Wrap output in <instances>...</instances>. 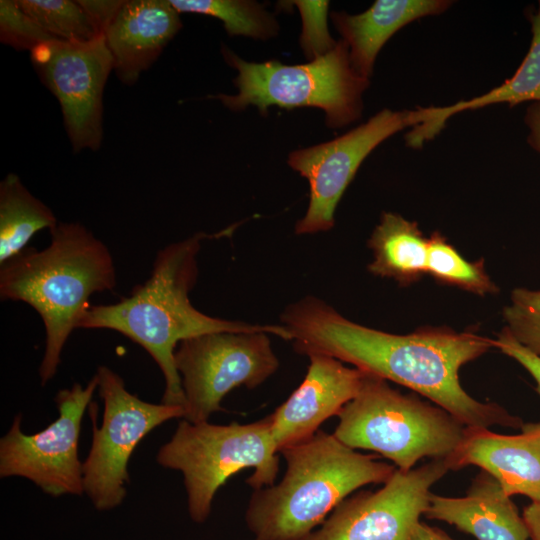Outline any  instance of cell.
Returning <instances> with one entry per match:
<instances>
[{"instance_id":"obj_13","label":"cell","mask_w":540,"mask_h":540,"mask_svg":"<svg viewBox=\"0 0 540 540\" xmlns=\"http://www.w3.org/2000/svg\"><path fill=\"white\" fill-rule=\"evenodd\" d=\"M35 69L57 98L75 152L97 150L103 136V92L113 70L104 35L86 43L52 40L31 52Z\"/></svg>"},{"instance_id":"obj_8","label":"cell","mask_w":540,"mask_h":540,"mask_svg":"<svg viewBox=\"0 0 540 540\" xmlns=\"http://www.w3.org/2000/svg\"><path fill=\"white\" fill-rule=\"evenodd\" d=\"M99 396L103 400L100 426L96 403L88 409L92 419V442L83 462V491L94 508L109 511L127 495L128 463L138 444L166 421L184 418L182 406L150 403L130 393L122 377L107 366L97 368Z\"/></svg>"},{"instance_id":"obj_2","label":"cell","mask_w":540,"mask_h":540,"mask_svg":"<svg viewBox=\"0 0 540 540\" xmlns=\"http://www.w3.org/2000/svg\"><path fill=\"white\" fill-rule=\"evenodd\" d=\"M209 237L197 233L171 243L156 254L150 277L114 304L91 305L78 329H108L143 347L164 377L161 403L182 406L185 396L174 353L186 339L213 332H266L284 340L292 336L283 325L248 324L212 317L196 309L189 293L198 276L197 255Z\"/></svg>"},{"instance_id":"obj_32","label":"cell","mask_w":540,"mask_h":540,"mask_svg":"<svg viewBox=\"0 0 540 540\" xmlns=\"http://www.w3.org/2000/svg\"><path fill=\"white\" fill-rule=\"evenodd\" d=\"M411 540H453L448 534L439 528L420 522L413 533Z\"/></svg>"},{"instance_id":"obj_22","label":"cell","mask_w":540,"mask_h":540,"mask_svg":"<svg viewBox=\"0 0 540 540\" xmlns=\"http://www.w3.org/2000/svg\"><path fill=\"white\" fill-rule=\"evenodd\" d=\"M181 13H197L222 21L230 36L268 39L277 35L275 18L255 1L247 0H169Z\"/></svg>"},{"instance_id":"obj_31","label":"cell","mask_w":540,"mask_h":540,"mask_svg":"<svg viewBox=\"0 0 540 540\" xmlns=\"http://www.w3.org/2000/svg\"><path fill=\"white\" fill-rule=\"evenodd\" d=\"M530 540H540V501L531 502L522 513Z\"/></svg>"},{"instance_id":"obj_12","label":"cell","mask_w":540,"mask_h":540,"mask_svg":"<svg viewBox=\"0 0 540 540\" xmlns=\"http://www.w3.org/2000/svg\"><path fill=\"white\" fill-rule=\"evenodd\" d=\"M448 471L444 459L396 469L382 488L343 500L303 540H411L429 506L431 487Z\"/></svg>"},{"instance_id":"obj_9","label":"cell","mask_w":540,"mask_h":540,"mask_svg":"<svg viewBox=\"0 0 540 540\" xmlns=\"http://www.w3.org/2000/svg\"><path fill=\"white\" fill-rule=\"evenodd\" d=\"M266 332H213L181 341L174 353L185 396V420L201 423L221 411L236 387L254 389L279 367Z\"/></svg>"},{"instance_id":"obj_21","label":"cell","mask_w":540,"mask_h":540,"mask_svg":"<svg viewBox=\"0 0 540 540\" xmlns=\"http://www.w3.org/2000/svg\"><path fill=\"white\" fill-rule=\"evenodd\" d=\"M59 221L15 173L0 182V264L22 252L31 238Z\"/></svg>"},{"instance_id":"obj_15","label":"cell","mask_w":540,"mask_h":540,"mask_svg":"<svg viewBox=\"0 0 540 540\" xmlns=\"http://www.w3.org/2000/svg\"><path fill=\"white\" fill-rule=\"evenodd\" d=\"M515 435L488 428H467L456 450L444 459L449 470L469 465L494 477L509 496L540 501V422L523 423Z\"/></svg>"},{"instance_id":"obj_20","label":"cell","mask_w":540,"mask_h":540,"mask_svg":"<svg viewBox=\"0 0 540 540\" xmlns=\"http://www.w3.org/2000/svg\"><path fill=\"white\" fill-rule=\"evenodd\" d=\"M532 39L521 64L509 79L494 89L469 100H461L445 107H434L431 122L414 132L415 140L423 145L445 126L453 115L489 105L506 103L514 107L523 102L540 103V1L537 8L528 11Z\"/></svg>"},{"instance_id":"obj_4","label":"cell","mask_w":540,"mask_h":540,"mask_svg":"<svg viewBox=\"0 0 540 540\" xmlns=\"http://www.w3.org/2000/svg\"><path fill=\"white\" fill-rule=\"evenodd\" d=\"M280 454L286 462L282 479L253 490L245 510L254 540H303L357 489L384 484L397 469L321 429Z\"/></svg>"},{"instance_id":"obj_24","label":"cell","mask_w":540,"mask_h":540,"mask_svg":"<svg viewBox=\"0 0 540 540\" xmlns=\"http://www.w3.org/2000/svg\"><path fill=\"white\" fill-rule=\"evenodd\" d=\"M17 2L45 32L57 40L86 43L102 35L78 1L17 0Z\"/></svg>"},{"instance_id":"obj_17","label":"cell","mask_w":540,"mask_h":540,"mask_svg":"<svg viewBox=\"0 0 540 540\" xmlns=\"http://www.w3.org/2000/svg\"><path fill=\"white\" fill-rule=\"evenodd\" d=\"M446 522L477 540H529L521 516L498 481L485 471L472 480L463 497L431 493L424 515Z\"/></svg>"},{"instance_id":"obj_3","label":"cell","mask_w":540,"mask_h":540,"mask_svg":"<svg viewBox=\"0 0 540 540\" xmlns=\"http://www.w3.org/2000/svg\"><path fill=\"white\" fill-rule=\"evenodd\" d=\"M49 231L47 247L25 248L0 264V299L30 305L43 322V386L55 376L63 348L90 306L89 298L117 285L110 250L84 225L58 222Z\"/></svg>"},{"instance_id":"obj_26","label":"cell","mask_w":540,"mask_h":540,"mask_svg":"<svg viewBox=\"0 0 540 540\" xmlns=\"http://www.w3.org/2000/svg\"><path fill=\"white\" fill-rule=\"evenodd\" d=\"M0 40L16 50H29L55 40L23 9L17 0L0 1Z\"/></svg>"},{"instance_id":"obj_23","label":"cell","mask_w":540,"mask_h":540,"mask_svg":"<svg viewBox=\"0 0 540 540\" xmlns=\"http://www.w3.org/2000/svg\"><path fill=\"white\" fill-rule=\"evenodd\" d=\"M426 274L442 284L480 296L499 292L486 272L483 259L466 260L440 232L429 237Z\"/></svg>"},{"instance_id":"obj_14","label":"cell","mask_w":540,"mask_h":540,"mask_svg":"<svg viewBox=\"0 0 540 540\" xmlns=\"http://www.w3.org/2000/svg\"><path fill=\"white\" fill-rule=\"evenodd\" d=\"M301 384L270 415L271 432L279 452L311 438L330 417L361 391L368 373L350 368L327 355L308 356Z\"/></svg>"},{"instance_id":"obj_5","label":"cell","mask_w":540,"mask_h":540,"mask_svg":"<svg viewBox=\"0 0 540 540\" xmlns=\"http://www.w3.org/2000/svg\"><path fill=\"white\" fill-rule=\"evenodd\" d=\"M467 428L438 405L368 373L359 394L338 414L333 435L354 450L374 451L408 471L425 457L448 458Z\"/></svg>"},{"instance_id":"obj_28","label":"cell","mask_w":540,"mask_h":540,"mask_svg":"<svg viewBox=\"0 0 540 540\" xmlns=\"http://www.w3.org/2000/svg\"><path fill=\"white\" fill-rule=\"evenodd\" d=\"M495 348L519 363L534 379L540 395V356L521 345L506 329L502 328L494 339Z\"/></svg>"},{"instance_id":"obj_25","label":"cell","mask_w":540,"mask_h":540,"mask_svg":"<svg viewBox=\"0 0 540 540\" xmlns=\"http://www.w3.org/2000/svg\"><path fill=\"white\" fill-rule=\"evenodd\" d=\"M506 329L521 345L540 356V289L516 287L502 310Z\"/></svg>"},{"instance_id":"obj_16","label":"cell","mask_w":540,"mask_h":540,"mask_svg":"<svg viewBox=\"0 0 540 540\" xmlns=\"http://www.w3.org/2000/svg\"><path fill=\"white\" fill-rule=\"evenodd\" d=\"M181 27L169 0H124L103 34L119 79L133 85Z\"/></svg>"},{"instance_id":"obj_30","label":"cell","mask_w":540,"mask_h":540,"mask_svg":"<svg viewBox=\"0 0 540 540\" xmlns=\"http://www.w3.org/2000/svg\"><path fill=\"white\" fill-rule=\"evenodd\" d=\"M524 122L528 128L527 142L540 154V103H531L526 109Z\"/></svg>"},{"instance_id":"obj_27","label":"cell","mask_w":540,"mask_h":540,"mask_svg":"<svg viewBox=\"0 0 540 540\" xmlns=\"http://www.w3.org/2000/svg\"><path fill=\"white\" fill-rule=\"evenodd\" d=\"M302 19L300 45L305 56L314 60L330 52L337 44L327 26L328 1H293Z\"/></svg>"},{"instance_id":"obj_11","label":"cell","mask_w":540,"mask_h":540,"mask_svg":"<svg viewBox=\"0 0 540 540\" xmlns=\"http://www.w3.org/2000/svg\"><path fill=\"white\" fill-rule=\"evenodd\" d=\"M430 119L431 107L400 111L386 108L338 138L290 153L288 164L310 186L308 209L295 226L296 234L330 230L338 202L369 153L395 133Z\"/></svg>"},{"instance_id":"obj_29","label":"cell","mask_w":540,"mask_h":540,"mask_svg":"<svg viewBox=\"0 0 540 540\" xmlns=\"http://www.w3.org/2000/svg\"><path fill=\"white\" fill-rule=\"evenodd\" d=\"M100 34H104L124 0H78Z\"/></svg>"},{"instance_id":"obj_19","label":"cell","mask_w":540,"mask_h":540,"mask_svg":"<svg viewBox=\"0 0 540 540\" xmlns=\"http://www.w3.org/2000/svg\"><path fill=\"white\" fill-rule=\"evenodd\" d=\"M428 242L416 222L383 212L368 240L373 254L368 271L401 286L411 285L426 274Z\"/></svg>"},{"instance_id":"obj_1","label":"cell","mask_w":540,"mask_h":540,"mask_svg":"<svg viewBox=\"0 0 540 540\" xmlns=\"http://www.w3.org/2000/svg\"><path fill=\"white\" fill-rule=\"evenodd\" d=\"M281 321L297 353L327 355L407 387L468 428L523 425L500 405L480 402L461 386L460 368L495 348L494 339L448 327L388 333L355 323L314 297L288 306Z\"/></svg>"},{"instance_id":"obj_18","label":"cell","mask_w":540,"mask_h":540,"mask_svg":"<svg viewBox=\"0 0 540 540\" xmlns=\"http://www.w3.org/2000/svg\"><path fill=\"white\" fill-rule=\"evenodd\" d=\"M452 3L448 0H377L362 13L332 12L331 18L348 45L353 69L369 79L379 51L397 31L420 18L445 12Z\"/></svg>"},{"instance_id":"obj_10","label":"cell","mask_w":540,"mask_h":540,"mask_svg":"<svg viewBox=\"0 0 540 540\" xmlns=\"http://www.w3.org/2000/svg\"><path fill=\"white\" fill-rule=\"evenodd\" d=\"M98 380L74 383L61 389L54 400L58 417L45 429L26 434L22 415L17 414L0 439V477H22L53 497L80 496L83 491V462L78 455L81 422L92 403Z\"/></svg>"},{"instance_id":"obj_6","label":"cell","mask_w":540,"mask_h":540,"mask_svg":"<svg viewBox=\"0 0 540 540\" xmlns=\"http://www.w3.org/2000/svg\"><path fill=\"white\" fill-rule=\"evenodd\" d=\"M279 450L271 432L270 415L240 424L192 423L182 419L157 454L156 462L183 475L190 519L204 523L217 491L236 473L254 472L246 483L258 490L275 484Z\"/></svg>"},{"instance_id":"obj_7","label":"cell","mask_w":540,"mask_h":540,"mask_svg":"<svg viewBox=\"0 0 540 540\" xmlns=\"http://www.w3.org/2000/svg\"><path fill=\"white\" fill-rule=\"evenodd\" d=\"M222 52L238 72L234 80L238 93L209 98L218 99L231 110L254 105L266 114L273 105L285 109L320 108L325 112L327 126L332 128L346 126L361 116L362 95L369 79L353 69L348 45L343 40L327 54L300 65L277 60L247 62L226 47Z\"/></svg>"}]
</instances>
